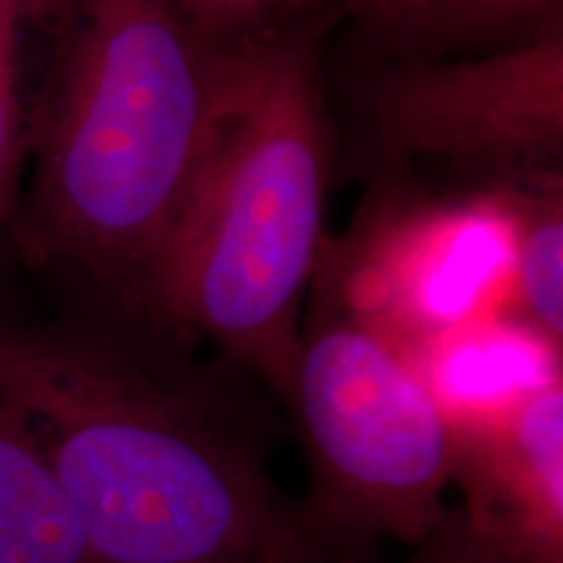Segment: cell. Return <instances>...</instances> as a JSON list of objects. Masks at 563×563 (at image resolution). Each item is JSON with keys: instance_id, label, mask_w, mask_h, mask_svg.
<instances>
[{"instance_id": "cell-10", "label": "cell", "mask_w": 563, "mask_h": 563, "mask_svg": "<svg viewBox=\"0 0 563 563\" xmlns=\"http://www.w3.org/2000/svg\"><path fill=\"white\" fill-rule=\"evenodd\" d=\"M0 563H95L30 428L0 405Z\"/></svg>"}, {"instance_id": "cell-4", "label": "cell", "mask_w": 563, "mask_h": 563, "mask_svg": "<svg viewBox=\"0 0 563 563\" xmlns=\"http://www.w3.org/2000/svg\"><path fill=\"white\" fill-rule=\"evenodd\" d=\"M285 407L308 462L302 530L334 563L415 548L452 514L454 435L410 361L316 272Z\"/></svg>"}, {"instance_id": "cell-8", "label": "cell", "mask_w": 563, "mask_h": 563, "mask_svg": "<svg viewBox=\"0 0 563 563\" xmlns=\"http://www.w3.org/2000/svg\"><path fill=\"white\" fill-rule=\"evenodd\" d=\"M410 365L449 426L483 420L563 382L561 347L511 316H490L435 336Z\"/></svg>"}, {"instance_id": "cell-11", "label": "cell", "mask_w": 563, "mask_h": 563, "mask_svg": "<svg viewBox=\"0 0 563 563\" xmlns=\"http://www.w3.org/2000/svg\"><path fill=\"white\" fill-rule=\"evenodd\" d=\"M501 196L514 224L511 319L563 347V183Z\"/></svg>"}, {"instance_id": "cell-14", "label": "cell", "mask_w": 563, "mask_h": 563, "mask_svg": "<svg viewBox=\"0 0 563 563\" xmlns=\"http://www.w3.org/2000/svg\"><path fill=\"white\" fill-rule=\"evenodd\" d=\"M344 563H361V561H344ZM399 563H511L501 553L485 545L481 538H475L462 522L460 514L452 509L449 519L443 522L439 532H433L426 543L415 545L410 559Z\"/></svg>"}, {"instance_id": "cell-12", "label": "cell", "mask_w": 563, "mask_h": 563, "mask_svg": "<svg viewBox=\"0 0 563 563\" xmlns=\"http://www.w3.org/2000/svg\"><path fill=\"white\" fill-rule=\"evenodd\" d=\"M40 0H0V235L16 217L26 167L24 34Z\"/></svg>"}, {"instance_id": "cell-13", "label": "cell", "mask_w": 563, "mask_h": 563, "mask_svg": "<svg viewBox=\"0 0 563 563\" xmlns=\"http://www.w3.org/2000/svg\"><path fill=\"white\" fill-rule=\"evenodd\" d=\"M188 24L214 53H230L311 11V0H180Z\"/></svg>"}, {"instance_id": "cell-9", "label": "cell", "mask_w": 563, "mask_h": 563, "mask_svg": "<svg viewBox=\"0 0 563 563\" xmlns=\"http://www.w3.org/2000/svg\"><path fill=\"white\" fill-rule=\"evenodd\" d=\"M386 58H467L561 24L563 0H334Z\"/></svg>"}, {"instance_id": "cell-5", "label": "cell", "mask_w": 563, "mask_h": 563, "mask_svg": "<svg viewBox=\"0 0 563 563\" xmlns=\"http://www.w3.org/2000/svg\"><path fill=\"white\" fill-rule=\"evenodd\" d=\"M384 170L464 196L563 183V26L467 58H386L363 95Z\"/></svg>"}, {"instance_id": "cell-1", "label": "cell", "mask_w": 563, "mask_h": 563, "mask_svg": "<svg viewBox=\"0 0 563 563\" xmlns=\"http://www.w3.org/2000/svg\"><path fill=\"white\" fill-rule=\"evenodd\" d=\"M0 287V405L30 428L95 563H332L274 481L235 376L150 313ZM243 376V373H241Z\"/></svg>"}, {"instance_id": "cell-7", "label": "cell", "mask_w": 563, "mask_h": 563, "mask_svg": "<svg viewBox=\"0 0 563 563\" xmlns=\"http://www.w3.org/2000/svg\"><path fill=\"white\" fill-rule=\"evenodd\" d=\"M449 428L467 530L511 563H563V382Z\"/></svg>"}, {"instance_id": "cell-6", "label": "cell", "mask_w": 563, "mask_h": 563, "mask_svg": "<svg viewBox=\"0 0 563 563\" xmlns=\"http://www.w3.org/2000/svg\"><path fill=\"white\" fill-rule=\"evenodd\" d=\"M389 220L334 277L350 311L410 357L464 323L501 316L514 224L504 196H460Z\"/></svg>"}, {"instance_id": "cell-15", "label": "cell", "mask_w": 563, "mask_h": 563, "mask_svg": "<svg viewBox=\"0 0 563 563\" xmlns=\"http://www.w3.org/2000/svg\"><path fill=\"white\" fill-rule=\"evenodd\" d=\"M251 563H266V561H251Z\"/></svg>"}, {"instance_id": "cell-2", "label": "cell", "mask_w": 563, "mask_h": 563, "mask_svg": "<svg viewBox=\"0 0 563 563\" xmlns=\"http://www.w3.org/2000/svg\"><path fill=\"white\" fill-rule=\"evenodd\" d=\"M34 13L51 21L53 42L26 104L24 183L5 235L60 298L150 313L220 55L180 0H40Z\"/></svg>"}, {"instance_id": "cell-3", "label": "cell", "mask_w": 563, "mask_h": 563, "mask_svg": "<svg viewBox=\"0 0 563 563\" xmlns=\"http://www.w3.org/2000/svg\"><path fill=\"white\" fill-rule=\"evenodd\" d=\"M321 13L217 53L207 139L157 269L150 313L282 405L327 238L334 162Z\"/></svg>"}]
</instances>
